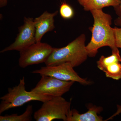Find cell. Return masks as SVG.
<instances>
[{"instance_id":"cell-1","label":"cell","mask_w":121,"mask_h":121,"mask_svg":"<svg viewBox=\"0 0 121 121\" xmlns=\"http://www.w3.org/2000/svg\"><path fill=\"white\" fill-rule=\"evenodd\" d=\"M94 19L93 27L90 28L92 36L90 43L86 46L88 56L96 55L100 48L109 47L112 51L118 48L115 43L113 28L111 27L112 18L109 14L105 13L102 9L90 11Z\"/></svg>"},{"instance_id":"cell-2","label":"cell","mask_w":121,"mask_h":121,"mask_svg":"<svg viewBox=\"0 0 121 121\" xmlns=\"http://www.w3.org/2000/svg\"><path fill=\"white\" fill-rule=\"evenodd\" d=\"M86 36L82 34L65 47L54 48L52 53L44 63L46 66L70 63L73 67L78 66L87 58L86 48Z\"/></svg>"},{"instance_id":"cell-3","label":"cell","mask_w":121,"mask_h":121,"mask_svg":"<svg viewBox=\"0 0 121 121\" xmlns=\"http://www.w3.org/2000/svg\"><path fill=\"white\" fill-rule=\"evenodd\" d=\"M52 97L49 95L37 94L31 91L26 90L25 78L20 80L19 84L13 88H9L8 93L0 98V114L6 111L23 106L31 101L44 102Z\"/></svg>"},{"instance_id":"cell-4","label":"cell","mask_w":121,"mask_h":121,"mask_svg":"<svg viewBox=\"0 0 121 121\" xmlns=\"http://www.w3.org/2000/svg\"><path fill=\"white\" fill-rule=\"evenodd\" d=\"M71 101H68L62 97H52L43 102V105L34 113L36 121H51L62 119L66 121L71 110Z\"/></svg>"},{"instance_id":"cell-5","label":"cell","mask_w":121,"mask_h":121,"mask_svg":"<svg viewBox=\"0 0 121 121\" xmlns=\"http://www.w3.org/2000/svg\"><path fill=\"white\" fill-rule=\"evenodd\" d=\"M73 68L70 63L65 62L43 67L39 69L33 71L32 73L51 76L63 81H73L83 85L90 84V82L81 78Z\"/></svg>"},{"instance_id":"cell-6","label":"cell","mask_w":121,"mask_h":121,"mask_svg":"<svg viewBox=\"0 0 121 121\" xmlns=\"http://www.w3.org/2000/svg\"><path fill=\"white\" fill-rule=\"evenodd\" d=\"M53 49L54 48L48 44L35 43L20 52L19 66L25 68L30 65L45 63Z\"/></svg>"},{"instance_id":"cell-7","label":"cell","mask_w":121,"mask_h":121,"mask_svg":"<svg viewBox=\"0 0 121 121\" xmlns=\"http://www.w3.org/2000/svg\"><path fill=\"white\" fill-rule=\"evenodd\" d=\"M40 80L31 91L37 94L60 97L68 92L74 82L65 81L48 76L41 75Z\"/></svg>"},{"instance_id":"cell-8","label":"cell","mask_w":121,"mask_h":121,"mask_svg":"<svg viewBox=\"0 0 121 121\" xmlns=\"http://www.w3.org/2000/svg\"><path fill=\"white\" fill-rule=\"evenodd\" d=\"M19 31L15 41L1 53L13 50L20 52L36 43L35 28L32 17H24V24L19 28Z\"/></svg>"},{"instance_id":"cell-9","label":"cell","mask_w":121,"mask_h":121,"mask_svg":"<svg viewBox=\"0 0 121 121\" xmlns=\"http://www.w3.org/2000/svg\"><path fill=\"white\" fill-rule=\"evenodd\" d=\"M58 12V11H56L53 13H50L45 11L34 20L36 43L41 42L42 37L45 33L52 31L55 28L54 18Z\"/></svg>"},{"instance_id":"cell-10","label":"cell","mask_w":121,"mask_h":121,"mask_svg":"<svg viewBox=\"0 0 121 121\" xmlns=\"http://www.w3.org/2000/svg\"><path fill=\"white\" fill-rule=\"evenodd\" d=\"M102 110L100 107H90L86 112L80 114L75 109L71 110L68 115L66 121H102L103 118L98 113Z\"/></svg>"},{"instance_id":"cell-11","label":"cell","mask_w":121,"mask_h":121,"mask_svg":"<svg viewBox=\"0 0 121 121\" xmlns=\"http://www.w3.org/2000/svg\"><path fill=\"white\" fill-rule=\"evenodd\" d=\"M120 2V0H88L82 7L85 11H90L110 6L115 8L118 6Z\"/></svg>"},{"instance_id":"cell-12","label":"cell","mask_w":121,"mask_h":121,"mask_svg":"<svg viewBox=\"0 0 121 121\" xmlns=\"http://www.w3.org/2000/svg\"><path fill=\"white\" fill-rule=\"evenodd\" d=\"M33 109L32 105L28 106L23 113L18 115L16 114L0 116V121H30L32 120Z\"/></svg>"},{"instance_id":"cell-13","label":"cell","mask_w":121,"mask_h":121,"mask_svg":"<svg viewBox=\"0 0 121 121\" xmlns=\"http://www.w3.org/2000/svg\"><path fill=\"white\" fill-rule=\"evenodd\" d=\"M121 62V58L118 48L112 51V54L110 56L105 57L104 56H101L97 62V67L103 71L106 67L111 64Z\"/></svg>"},{"instance_id":"cell-14","label":"cell","mask_w":121,"mask_h":121,"mask_svg":"<svg viewBox=\"0 0 121 121\" xmlns=\"http://www.w3.org/2000/svg\"><path fill=\"white\" fill-rule=\"evenodd\" d=\"M103 72L107 78L119 80L121 79V64L120 62L111 64L106 67Z\"/></svg>"},{"instance_id":"cell-15","label":"cell","mask_w":121,"mask_h":121,"mask_svg":"<svg viewBox=\"0 0 121 121\" xmlns=\"http://www.w3.org/2000/svg\"><path fill=\"white\" fill-rule=\"evenodd\" d=\"M59 12L61 17L65 19H71L74 15L73 9L70 5L65 2H63L60 5Z\"/></svg>"},{"instance_id":"cell-16","label":"cell","mask_w":121,"mask_h":121,"mask_svg":"<svg viewBox=\"0 0 121 121\" xmlns=\"http://www.w3.org/2000/svg\"><path fill=\"white\" fill-rule=\"evenodd\" d=\"M115 43L117 48H121V27L120 28L115 27L113 28Z\"/></svg>"},{"instance_id":"cell-17","label":"cell","mask_w":121,"mask_h":121,"mask_svg":"<svg viewBox=\"0 0 121 121\" xmlns=\"http://www.w3.org/2000/svg\"><path fill=\"white\" fill-rule=\"evenodd\" d=\"M120 4L117 7H115L114 9L116 11L118 17L114 20V24L115 25L121 27V0Z\"/></svg>"},{"instance_id":"cell-18","label":"cell","mask_w":121,"mask_h":121,"mask_svg":"<svg viewBox=\"0 0 121 121\" xmlns=\"http://www.w3.org/2000/svg\"><path fill=\"white\" fill-rule=\"evenodd\" d=\"M8 0H0V7H5L8 4Z\"/></svg>"},{"instance_id":"cell-19","label":"cell","mask_w":121,"mask_h":121,"mask_svg":"<svg viewBox=\"0 0 121 121\" xmlns=\"http://www.w3.org/2000/svg\"><path fill=\"white\" fill-rule=\"evenodd\" d=\"M87 0H78L79 4L82 6Z\"/></svg>"}]
</instances>
